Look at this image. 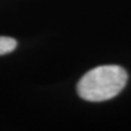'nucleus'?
I'll list each match as a JSON object with an SVG mask.
<instances>
[{
    "instance_id": "nucleus-1",
    "label": "nucleus",
    "mask_w": 131,
    "mask_h": 131,
    "mask_svg": "<svg viewBox=\"0 0 131 131\" xmlns=\"http://www.w3.org/2000/svg\"><path fill=\"white\" fill-rule=\"evenodd\" d=\"M128 74L119 66H100L81 78L77 91L85 101L104 102L118 95L126 86Z\"/></svg>"
},
{
    "instance_id": "nucleus-2",
    "label": "nucleus",
    "mask_w": 131,
    "mask_h": 131,
    "mask_svg": "<svg viewBox=\"0 0 131 131\" xmlns=\"http://www.w3.org/2000/svg\"><path fill=\"white\" fill-rule=\"evenodd\" d=\"M18 43L14 38L6 37V36H0V56L6 55L13 51Z\"/></svg>"
}]
</instances>
